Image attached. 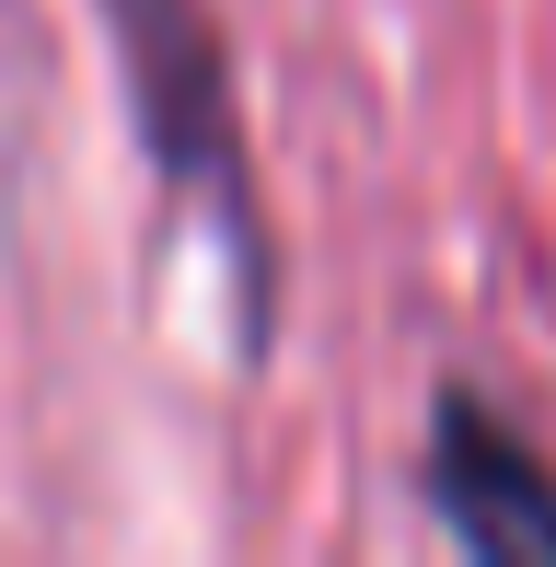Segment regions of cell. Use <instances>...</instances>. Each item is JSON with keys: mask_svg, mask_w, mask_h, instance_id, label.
<instances>
[{"mask_svg": "<svg viewBox=\"0 0 556 567\" xmlns=\"http://www.w3.org/2000/svg\"><path fill=\"white\" fill-rule=\"evenodd\" d=\"M429 498H441V522L475 556H556V475L464 394L429 429Z\"/></svg>", "mask_w": 556, "mask_h": 567, "instance_id": "obj_2", "label": "cell"}, {"mask_svg": "<svg viewBox=\"0 0 556 567\" xmlns=\"http://www.w3.org/2000/svg\"><path fill=\"white\" fill-rule=\"evenodd\" d=\"M116 59H128V105H140V140L163 151L186 186H209L233 209L244 163H233V70H220V35L197 0H116Z\"/></svg>", "mask_w": 556, "mask_h": 567, "instance_id": "obj_1", "label": "cell"}]
</instances>
